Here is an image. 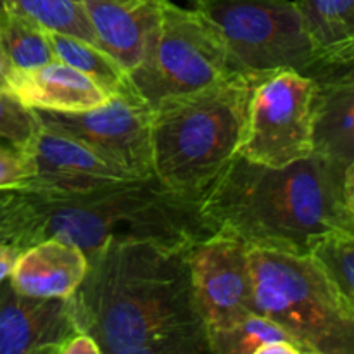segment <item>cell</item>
I'll return each mask as SVG.
<instances>
[{"instance_id":"1","label":"cell","mask_w":354,"mask_h":354,"mask_svg":"<svg viewBox=\"0 0 354 354\" xmlns=\"http://www.w3.org/2000/svg\"><path fill=\"white\" fill-rule=\"evenodd\" d=\"M147 241H109L86 256L71 301L78 332L100 354H207L187 252Z\"/></svg>"},{"instance_id":"2","label":"cell","mask_w":354,"mask_h":354,"mask_svg":"<svg viewBox=\"0 0 354 354\" xmlns=\"http://www.w3.org/2000/svg\"><path fill=\"white\" fill-rule=\"evenodd\" d=\"M199 209L211 234L308 254L322 235L354 230V166L311 154L272 168L235 156L199 197Z\"/></svg>"},{"instance_id":"3","label":"cell","mask_w":354,"mask_h":354,"mask_svg":"<svg viewBox=\"0 0 354 354\" xmlns=\"http://www.w3.org/2000/svg\"><path fill=\"white\" fill-rule=\"evenodd\" d=\"M207 235L199 199L173 192L156 176L66 194L2 190L0 242L21 251L45 239L78 245L86 256L109 241L190 248Z\"/></svg>"},{"instance_id":"4","label":"cell","mask_w":354,"mask_h":354,"mask_svg":"<svg viewBox=\"0 0 354 354\" xmlns=\"http://www.w3.org/2000/svg\"><path fill=\"white\" fill-rule=\"evenodd\" d=\"M256 78L232 71L151 107L152 175L162 185L192 199L203 196L237 156Z\"/></svg>"},{"instance_id":"5","label":"cell","mask_w":354,"mask_h":354,"mask_svg":"<svg viewBox=\"0 0 354 354\" xmlns=\"http://www.w3.org/2000/svg\"><path fill=\"white\" fill-rule=\"evenodd\" d=\"M252 310L282 327L303 354H354V303L308 254L249 248Z\"/></svg>"},{"instance_id":"6","label":"cell","mask_w":354,"mask_h":354,"mask_svg":"<svg viewBox=\"0 0 354 354\" xmlns=\"http://www.w3.org/2000/svg\"><path fill=\"white\" fill-rule=\"evenodd\" d=\"M194 7L216 24L232 71L289 69L313 80L341 71L318 57L296 0H201Z\"/></svg>"},{"instance_id":"7","label":"cell","mask_w":354,"mask_h":354,"mask_svg":"<svg viewBox=\"0 0 354 354\" xmlns=\"http://www.w3.org/2000/svg\"><path fill=\"white\" fill-rule=\"evenodd\" d=\"M232 73L216 24L197 7L162 0L140 64L130 73L135 92L154 106L165 97L194 92Z\"/></svg>"},{"instance_id":"8","label":"cell","mask_w":354,"mask_h":354,"mask_svg":"<svg viewBox=\"0 0 354 354\" xmlns=\"http://www.w3.org/2000/svg\"><path fill=\"white\" fill-rule=\"evenodd\" d=\"M317 82L301 73H263L252 83L237 156L280 168L313 154Z\"/></svg>"},{"instance_id":"9","label":"cell","mask_w":354,"mask_h":354,"mask_svg":"<svg viewBox=\"0 0 354 354\" xmlns=\"http://www.w3.org/2000/svg\"><path fill=\"white\" fill-rule=\"evenodd\" d=\"M35 113L44 127L76 138L130 178L154 176L151 106L135 90L114 93L100 106L80 113Z\"/></svg>"},{"instance_id":"10","label":"cell","mask_w":354,"mask_h":354,"mask_svg":"<svg viewBox=\"0 0 354 354\" xmlns=\"http://www.w3.org/2000/svg\"><path fill=\"white\" fill-rule=\"evenodd\" d=\"M187 261L207 339L254 313L249 245L230 235L211 234L190 245Z\"/></svg>"},{"instance_id":"11","label":"cell","mask_w":354,"mask_h":354,"mask_svg":"<svg viewBox=\"0 0 354 354\" xmlns=\"http://www.w3.org/2000/svg\"><path fill=\"white\" fill-rule=\"evenodd\" d=\"M16 149L23 156L28 171L24 185L16 190L48 194L80 192L100 183L130 178L99 158L85 144L44 127L40 121L30 140Z\"/></svg>"},{"instance_id":"12","label":"cell","mask_w":354,"mask_h":354,"mask_svg":"<svg viewBox=\"0 0 354 354\" xmlns=\"http://www.w3.org/2000/svg\"><path fill=\"white\" fill-rule=\"evenodd\" d=\"M71 301L41 299L0 283V354H57L76 334Z\"/></svg>"},{"instance_id":"13","label":"cell","mask_w":354,"mask_h":354,"mask_svg":"<svg viewBox=\"0 0 354 354\" xmlns=\"http://www.w3.org/2000/svg\"><path fill=\"white\" fill-rule=\"evenodd\" d=\"M162 0H83L95 44L130 75L144 57Z\"/></svg>"},{"instance_id":"14","label":"cell","mask_w":354,"mask_h":354,"mask_svg":"<svg viewBox=\"0 0 354 354\" xmlns=\"http://www.w3.org/2000/svg\"><path fill=\"white\" fill-rule=\"evenodd\" d=\"M88 259L75 244L45 239L17 256L9 282L17 292L41 299H68L85 279Z\"/></svg>"},{"instance_id":"15","label":"cell","mask_w":354,"mask_h":354,"mask_svg":"<svg viewBox=\"0 0 354 354\" xmlns=\"http://www.w3.org/2000/svg\"><path fill=\"white\" fill-rule=\"evenodd\" d=\"M7 90L30 109L80 113L100 106L109 93L61 61L33 69H10Z\"/></svg>"},{"instance_id":"16","label":"cell","mask_w":354,"mask_h":354,"mask_svg":"<svg viewBox=\"0 0 354 354\" xmlns=\"http://www.w3.org/2000/svg\"><path fill=\"white\" fill-rule=\"evenodd\" d=\"M317 82L313 104V154L342 169L354 166V68Z\"/></svg>"},{"instance_id":"17","label":"cell","mask_w":354,"mask_h":354,"mask_svg":"<svg viewBox=\"0 0 354 354\" xmlns=\"http://www.w3.org/2000/svg\"><path fill=\"white\" fill-rule=\"evenodd\" d=\"M318 57L327 68H354V0H296Z\"/></svg>"},{"instance_id":"18","label":"cell","mask_w":354,"mask_h":354,"mask_svg":"<svg viewBox=\"0 0 354 354\" xmlns=\"http://www.w3.org/2000/svg\"><path fill=\"white\" fill-rule=\"evenodd\" d=\"M213 354H303L282 327L263 315L251 313L228 330L209 335Z\"/></svg>"},{"instance_id":"19","label":"cell","mask_w":354,"mask_h":354,"mask_svg":"<svg viewBox=\"0 0 354 354\" xmlns=\"http://www.w3.org/2000/svg\"><path fill=\"white\" fill-rule=\"evenodd\" d=\"M48 37H50L55 61L64 62L82 75L88 76L109 95L133 90L127 69L118 64L99 45L69 35L52 33V31H48Z\"/></svg>"},{"instance_id":"20","label":"cell","mask_w":354,"mask_h":354,"mask_svg":"<svg viewBox=\"0 0 354 354\" xmlns=\"http://www.w3.org/2000/svg\"><path fill=\"white\" fill-rule=\"evenodd\" d=\"M2 7L35 21L52 33L95 44L83 0H3Z\"/></svg>"},{"instance_id":"21","label":"cell","mask_w":354,"mask_h":354,"mask_svg":"<svg viewBox=\"0 0 354 354\" xmlns=\"http://www.w3.org/2000/svg\"><path fill=\"white\" fill-rule=\"evenodd\" d=\"M0 30L12 69H33L55 61L48 31L35 21L3 9Z\"/></svg>"},{"instance_id":"22","label":"cell","mask_w":354,"mask_h":354,"mask_svg":"<svg viewBox=\"0 0 354 354\" xmlns=\"http://www.w3.org/2000/svg\"><path fill=\"white\" fill-rule=\"evenodd\" d=\"M339 292L354 303V230L322 235L308 252Z\"/></svg>"},{"instance_id":"23","label":"cell","mask_w":354,"mask_h":354,"mask_svg":"<svg viewBox=\"0 0 354 354\" xmlns=\"http://www.w3.org/2000/svg\"><path fill=\"white\" fill-rule=\"evenodd\" d=\"M38 118L35 109L24 106L9 90H0V137L14 147H21L37 131Z\"/></svg>"},{"instance_id":"24","label":"cell","mask_w":354,"mask_h":354,"mask_svg":"<svg viewBox=\"0 0 354 354\" xmlns=\"http://www.w3.org/2000/svg\"><path fill=\"white\" fill-rule=\"evenodd\" d=\"M26 180V165L19 151L0 145V190H16L23 187Z\"/></svg>"},{"instance_id":"25","label":"cell","mask_w":354,"mask_h":354,"mask_svg":"<svg viewBox=\"0 0 354 354\" xmlns=\"http://www.w3.org/2000/svg\"><path fill=\"white\" fill-rule=\"evenodd\" d=\"M57 354H100V348L88 334L76 332L71 337L66 339Z\"/></svg>"},{"instance_id":"26","label":"cell","mask_w":354,"mask_h":354,"mask_svg":"<svg viewBox=\"0 0 354 354\" xmlns=\"http://www.w3.org/2000/svg\"><path fill=\"white\" fill-rule=\"evenodd\" d=\"M19 252L21 249H17L16 245L0 242V283L10 277V272H12L14 263H16Z\"/></svg>"},{"instance_id":"27","label":"cell","mask_w":354,"mask_h":354,"mask_svg":"<svg viewBox=\"0 0 354 354\" xmlns=\"http://www.w3.org/2000/svg\"><path fill=\"white\" fill-rule=\"evenodd\" d=\"M2 12L3 7H0V23H2ZM10 62L9 57L6 54V48H3V41H2V30H0V90H7V82H9V75H10Z\"/></svg>"},{"instance_id":"28","label":"cell","mask_w":354,"mask_h":354,"mask_svg":"<svg viewBox=\"0 0 354 354\" xmlns=\"http://www.w3.org/2000/svg\"><path fill=\"white\" fill-rule=\"evenodd\" d=\"M192 2H194V3H197V2H201V0H192Z\"/></svg>"},{"instance_id":"29","label":"cell","mask_w":354,"mask_h":354,"mask_svg":"<svg viewBox=\"0 0 354 354\" xmlns=\"http://www.w3.org/2000/svg\"><path fill=\"white\" fill-rule=\"evenodd\" d=\"M2 3H3V0H0V7H2Z\"/></svg>"}]
</instances>
